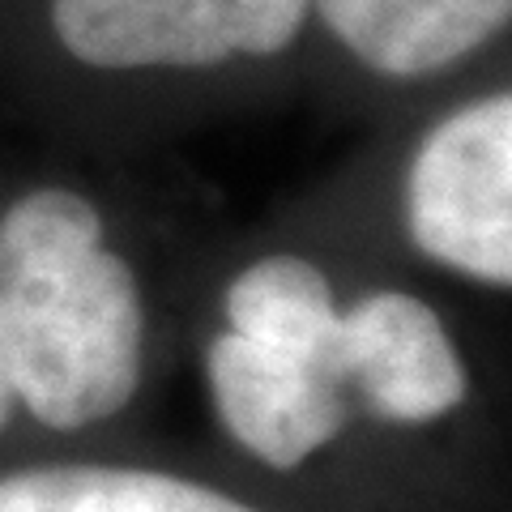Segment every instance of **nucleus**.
Instances as JSON below:
<instances>
[{
  "label": "nucleus",
  "instance_id": "obj_1",
  "mask_svg": "<svg viewBox=\"0 0 512 512\" xmlns=\"http://www.w3.org/2000/svg\"><path fill=\"white\" fill-rule=\"evenodd\" d=\"M146 291L82 188L26 184L0 201V436L86 431L146 376Z\"/></svg>",
  "mask_w": 512,
  "mask_h": 512
},
{
  "label": "nucleus",
  "instance_id": "obj_2",
  "mask_svg": "<svg viewBox=\"0 0 512 512\" xmlns=\"http://www.w3.org/2000/svg\"><path fill=\"white\" fill-rule=\"evenodd\" d=\"M312 0H43L47 39L99 73H197L282 56Z\"/></svg>",
  "mask_w": 512,
  "mask_h": 512
},
{
  "label": "nucleus",
  "instance_id": "obj_3",
  "mask_svg": "<svg viewBox=\"0 0 512 512\" xmlns=\"http://www.w3.org/2000/svg\"><path fill=\"white\" fill-rule=\"evenodd\" d=\"M406 227L423 256L512 286V90L453 111L406 175Z\"/></svg>",
  "mask_w": 512,
  "mask_h": 512
},
{
  "label": "nucleus",
  "instance_id": "obj_4",
  "mask_svg": "<svg viewBox=\"0 0 512 512\" xmlns=\"http://www.w3.org/2000/svg\"><path fill=\"white\" fill-rule=\"evenodd\" d=\"M333 380L355 384L380 423H436L470 393V376L436 308L406 291H372L338 316Z\"/></svg>",
  "mask_w": 512,
  "mask_h": 512
},
{
  "label": "nucleus",
  "instance_id": "obj_5",
  "mask_svg": "<svg viewBox=\"0 0 512 512\" xmlns=\"http://www.w3.org/2000/svg\"><path fill=\"white\" fill-rule=\"evenodd\" d=\"M205 384L222 431L269 470H299L350 423L342 384L316 363L218 329L205 346Z\"/></svg>",
  "mask_w": 512,
  "mask_h": 512
},
{
  "label": "nucleus",
  "instance_id": "obj_6",
  "mask_svg": "<svg viewBox=\"0 0 512 512\" xmlns=\"http://www.w3.org/2000/svg\"><path fill=\"white\" fill-rule=\"evenodd\" d=\"M312 9L384 77L440 73L512 22V0H312Z\"/></svg>",
  "mask_w": 512,
  "mask_h": 512
},
{
  "label": "nucleus",
  "instance_id": "obj_7",
  "mask_svg": "<svg viewBox=\"0 0 512 512\" xmlns=\"http://www.w3.org/2000/svg\"><path fill=\"white\" fill-rule=\"evenodd\" d=\"M0 512H261L210 483L146 466L52 461L0 474Z\"/></svg>",
  "mask_w": 512,
  "mask_h": 512
},
{
  "label": "nucleus",
  "instance_id": "obj_8",
  "mask_svg": "<svg viewBox=\"0 0 512 512\" xmlns=\"http://www.w3.org/2000/svg\"><path fill=\"white\" fill-rule=\"evenodd\" d=\"M338 316L342 308L333 299L325 269L295 252L256 256L222 291V320H227L222 329L261 346L286 350L295 359H308L329 380H333L329 350H333V333H338Z\"/></svg>",
  "mask_w": 512,
  "mask_h": 512
}]
</instances>
